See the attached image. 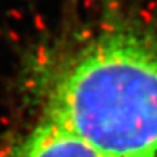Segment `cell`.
<instances>
[{
  "label": "cell",
  "instance_id": "cell-2",
  "mask_svg": "<svg viewBox=\"0 0 157 157\" xmlns=\"http://www.w3.org/2000/svg\"><path fill=\"white\" fill-rule=\"evenodd\" d=\"M3 157H98V154L63 125L36 115L34 122L9 143Z\"/></svg>",
  "mask_w": 157,
  "mask_h": 157
},
{
  "label": "cell",
  "instance_id": "cell-1",
  "mask_svg": "<svg viewBox=\"0 0 157 157\" xmlns=\"http://www.w3.org/2000/svg\"><path fill=\"white\" fill-rule=\"evenodd\" d=\"M28 87L38 113L98 157H157V29L105 12L36 56Z\"/></svg>",
  "mask_w": 157,
  "mask_h": 157
}]
</instances>
